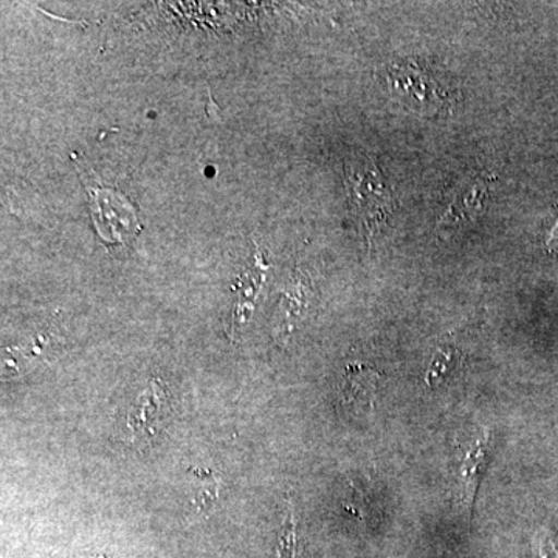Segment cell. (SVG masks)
I'll return each mask as SVG.
<instances>
[{
    "mask_svg": "<svg viewBox=\"0 0 558 558\" xmlns=\"http://www.w3.org/2000/svg\"><path fill=\"white\" fill-rule=\"evenodd\" d=\"M347 186L355 216L365 229L366 240L371 241L395 211V191L369 159L348 165Z\"/></svg>",
    "mask_w": 558,
    "mask_h": 558,
    "instance_id": "1",
    "label": "cell"
},
{
    "mask_svg": "<svg viewBox=\"0 0 558 558\" xmlns=\"http://www.w3.org/2000/svg\"><path fill=\"white\" fill-rule=\"evenodd\" d=\"M78 165L81 179L90 201L92 220L95 229L106 242L124 244L140 231L137 211L119 191L102 185L94 171L84 167V161L73 157Z\"/></svg>",
    "mask_w": 558,
    "mask_h": 558,
    "instance_id": "2",
    "label": "cell"
},
{
    "mask_svg": "<svg viewBox=\"0 0 558 558\" xmlns=\"http://www.w3.org/2000/svg\"><path fill=\"white\" fill-rule=\"evenodd\" d=\"M388 78L391 89L402 98L403 102H407L409 108L427 113L442 108V90L435 80L417 65L410 62L395 65L389 70Z\"/></svg>",
    "mask_w": 558,
    "mask_h": 558,
    "instance_id": "3",
    "label": "cell"
},
{
    "mask_svg": "<svg viewBox=\"0 0 558 558\" xmlns=\"http://www.w3.org/2000/svg\"><path fill=\"white\" fill-rule=\"evenodd\" d=\"M168 410L170 399L167 387L159 379L150 380L128 411V428L132 439L145 440L156 436L159 425L167 417Z\"/></svg>",
    "mask_w": 558,
    "mask_h": 558,
    "instance_id": "4",
    "label": "cell"
},
{
    "mask_svg": "<svg viewBox=\"0 0 558 558\" xmlns=\"http://www.w3.org/2000/svg\"><path fill=\"white\" fill-rule=\"evenodd\" d=\"M490 438L488 433L476 436L472 440L458 472V498L462 508L472 510L475 505L476 492H478L481 478L487 468L490 458Z\"/></svg>",
    "mask_w": 558,
    "mask_h": 558,
    "instance_id": "5",
    "label": "cell"
},
{
    "mask_svg": "<svg viewBox=\"0 0 558 558\" xmlns=\"http://www.w3.org/2000/svg\"><path fill=\"white\" fill-rule=\"evenodd\" d=\"M488 185H490V179L480 178V175L470 180V182H465L458 190L457 196L451 202L449 209L439 219L436 229L439 231L454 229V227L464 226L470 220L478 218L488 194Z\"/></svg>",
    "mask_w": 558,
    "mask_h": 558,
    "instance_id": "6",
    "label": "cell"
},
{
    "mask_svg": "<svg viewBox=\"0 0 558 558\" xmlns=\"http://www.w3.org/2000/svg\"><path fill=\"white\" fill-rule=\"evenodd\" d=\"M190 473L194 478L193 506L197 512L205 513L219 501L220 480L205 469L190 470Z\"/></svg>",
    "mask_w": 558,
    "mask_h": 558,
    "instance_id": "7",
    "label": "cell"
},
{
    "mask_svg": "<svg viewBox=\"0 0 558 558\" xmlns=\"http://www.w3.org/2000/svg\"><path fill=\"white\" fill-rule=\"evenodd\" d=\"M454 359H457V349L451 347H440L436 351L435 357L429 363L427 376H425V384L428 387H438L444 377L450 373L454 365Z\"/></svg>",
    "mask_w": 558,
    "mask_h": 558,
    "instance_id": "8",
    "label": "cell"
},
{
    "mask_svg": "<svg viewBox=\"0 0 558 558\" xmlns=\"http://www.w3.org/2000/svg\"><path fill=\"white\" fill-rule=\"evenodd\" d=\"M535 558H558V543L549 529H538L534 535Z\"/></svg>",
    "mask_w": 558,
    "mask_h": 558,
    "instance_id": "9",
    "label": "cell"
},
{
    "mask_svg": "<svg viewBox=\"0 0 558 558\" xmlns=\"http://www.w3.org/2000/svg\"><path fill=\"white\" fill-rule=\"evenodd\" d=\"M295 550V520L292 509H289L284 524H282L281 545H279V557L293 558Z\"/></svg>",
    "mask_w": 558,
    "mask_h": 558,
    "instance_id": "10",
    "label": "cell"
},
{
    "mask_svg": "<svg viewBox=\"0 0 558 558\" xmlns=\"http://www.w3.org/2000/svg\"><path fill=\"white\" fill-rule=\"evenodd\" d=\"M548 245L550 250H557L558 252V222L557 226L554 227L553 233H550Z\"/></svg>",
    "mask_w": 558,
    "mask_h": 558,
    "instance_id": "11",
    "label": "cell"
}]
</instances>
